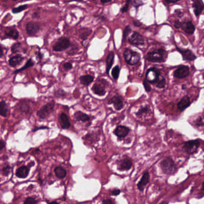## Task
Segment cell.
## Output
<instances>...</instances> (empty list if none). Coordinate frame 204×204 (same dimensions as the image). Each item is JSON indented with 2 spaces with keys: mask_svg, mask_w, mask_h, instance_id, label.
<instances>
[{
  "mask_svg": "<svg viewBox=\"0 0 204 204\" xmlns=\"http://www.w3.org/2000/svg\"><path fill=\"white\" fill-rule=\"evenodd\" d=\"M130 132V129L124 126H119L114 131V134L119 138H124Z\"/></svg>",
  "mask_w": 204,
  "mask_h": 204,
  "instance_id": "e0dca14e",
  "label": "cell"
},
{
  "mask_svg": "<svg viewBox=\"0 0 204 204\" xmlns=\"http://www.w3.org/2000/svg\"><path fill=\"white\" fill-rule=\"evenodd\" d=\"M179 1L177 0V1H168V0H166V3L168 4H172V3H177Z\"/></svg>",
  "mask_w": 204,
  "mask_h": 204,
  "instance_id": "816d5d0a",
  "label": "cell"
},
{
  "mask_svg": "<svg viewBox=\"0 0 204 204\" xmlns=\"http://www.w3.org/2000/svg\"><path fill=\"white\" fill-rule=\"evenodd\" d=\"M149 111V108L148 106H145L141 107L140 109H139V110L135 113V115L137 116H140L142 115L143 114H146L148 111Z\"/></svg>",
  "mask_w": 204,
  "mask_h": 204,
  "instance_id": "d6a6232c",
  "label": "cell"
},
{
  "mask_svg": "<svg viewBox=\"0 0 204 204\" xmlns=\"http://www.w3.org/2000/svg\"><path fill=\"white\" fill-rule=\"evenodd\" d=\"M161 167L163 172L167 175H173L177 171L175 163L170 157L166 158L161 162Z\"/></svg>",
  "mask_w": 204,
  "mask_h": 204,
  "instance_id": "7a4b0ae2",
  "label": "cell"
},
{
  "mask_svg": "<svg viewBox=\"0 0 204 204\" xmlns=\"http://www.w3.org/2000/svg\"><path fill=\"white\" fill-rule=\"evenodd\" d=\"M131 32V28L130 27V26H127L124 30V33H123V41H124V40L127 38L128 35Z\"/></svg>",
  "mask_w": 204,
  "mask_h": 204,
  "instance_id": "e575fe53",
  "label": "cell"
},
{
  "mask_svg": "<svg viewBox=\"0 0 204 204\" xmlns=\"http://www.w3.org/2000/svg\"><path fill=\"white\" fill-rule=\"evenodd\" d=\"M128 42L134 46L145 45V40L143 36L139 32H134L128 38Z\"/></svg>",
  "mask_w": 204,
  "mask_h": 204,
  "instance_id": "ba28073f",
  "label": "cell"
},
{
  "mask_svg": "<svg viewBox=\"0 0 204 204\" xmlns=\"http://www.w3.org/2000/svg\"><path fill=\"white\" fill-rule=\"evenodd\" d=\"M46 127H41V128H35V129H34L33 130V131H37V130H39V129H46Z\"/></svg>",
  "mask_w": 204,
  "mask_h": 204,
  "instance_id": "11a10c76",
  "label": "cell"
},
{
  "mask_svg": "<svg viewBox=\"0 0 204 204\" xmlns=\"http://www.w3.org/2000/svg\"><path fill=\"white\" fill-rule=\"evenodd\" d=\"M74 116L78 121L85 122V121H89L90 120V117L89 115H87L85 113H84L83 112L79 111L76 112L74 115Z\"/></svg>",
  "mask_w": 204,
  "mask_h": 204,
  "instance_id": "cb8c5ba5",
  "label": "cell"
},
{
  "mask_svg": "<svg viewBox=\"0 0 204 204\" xmlns=\"http://www.w3.org/2000/svg\"><path fill=\"white\" fill-rule=\"evenodd\" d=\"M102 204H114V202L111 199H105V200L103 201Z\"/></svg>",
  "mask_w": 204,
  "mask_h": 204,
  "instance_id": "7dc6e473",
  "label": "cell"
},
{
  "mask_svg": "<svg viewBox=\"0 0 204 204\" xmlns=\"http://www.w3.org/2000/svg\"><path fill=\"white\" fill-rule=\"evenodd\" d=\"M167 53L162 49H159L155 51H149L147 54L146 59L151 62H162L166 61Z\"/></svg>",
  "mask_w": 204,
  "mask_h": 204,
  "instance_id": "6da1fadb",
  "label": "cell"
},
{
  "mask_svg": "<svg viewBox=\"0 0 204 204\" xmlns=\"http://www.w3.org/2000/svg\"><path fill=\"white\" fill-rule=\"evenodd\" d=\"M28 7L27 5H22V6H20L16 8H13L12 12L14 13H18L25 10L26 8Z\"/></svg>",
  "mask_w": 204,
  "mask_h": 204,
  "instance_id": "836d02e7",
  "label": "cell"
},
{
  "mask_svg": "<svg viewBox=\"0 0 204 204\" xmlns=\"http://www.w3.org/2000/svg\"><path fill=\"white\" fill-rule=\"evenodd\" d=\"M131 4L133 5V6L135 7H138L142 6L143 4V1H139V0H134V1H131Z\"/></svg>",
  "mask_w": 204,
  "mask_h": 204,
  "instance_id": "ab89813d",
  "label": "cell"
},
{
  "mask_svg": "<svg viewBox=\"0 0 204 204\" xmlns=\"http://www.w3.org/2000/svg\"><path fill=\"white\" fill-rule=\"evenodd\" d=\"M59 122H60L61 127L63 129H66L70 128V122L69 121V119L68 115L65 113H61V115H60Z\"/></svg>",
  "mask_w": 204,
  "mask_h": 204,
  "instance_id": "d6986e66",
  "label": "cell"
},
{
  "mask_svg": "<svg viewBox=\"0 0 204 204\" xmlns=\"http://www.w3.org/2000/svg\"><path fill=\"white\" fill-rule=\"evenodd\" d=\"M120 192H121V191L119 189H114L111 191V195H114V196H117V195H120Z\"/></svg>",
  "mask_w": 204,
  "mask_h": 204,
  "instance_id": "bcb514c9",
  "label": "cell"
},
{
  "mask_svg": "<svg viewBox=\"0 0 204 204\" xmlns=\"http://www.w3.org/2000/svg\"><path fill=\"white\" fill-rule=\"evenodd\" d=\"M174 77L177 78H184L189 75V68L187 66L181 65L174 72Z\"/></svg>",
  "mask_w": 204,
  "mask_h": 204,
  "instance_id": "30bf717a",
  "label": "cell"
},
{
  "mask_svg": "<svg viewBox=\"0 0 204 204\" xmlns=\"http://www.w3.org/2000/svg\"><path fill=\"white\" fill-rule=\"evenodd\" d=\"M180 28H181L186 33L188 34H192L195 31V26L192 24L191 21H183L180 22Z\"/></svg>",
  "mask_w": 204,
  "mask_h": 204,
  "instance_id": "8fae6325",
  "label": "cell"
},
{
  "mask_svg": "<svg viewBox=\"0 0 204 204\" xmlns=\"http://www.w3.org/2000/svg\"><path fill=\"white\" fill-rule=\"evenodd\" d=\"M33 65H34L33 61H32V59H30L28 61H27V62H26L25 65L22 68H20L19 70L16 71L14 72V73H18V72H19L25 70L26 69H27L28 68H30V67H31L32 66H33Z\"/></svg>",
  "mask_w": 204,
  "mask_h": 204,
  "instance_id": "4dcf8cb0",
  "label": "cell"
},
{
  "mask_svg": "<svg viewBox=\"0 0 204 204\" xmlns=\"http://www.w3.org/2000/svg\"><path fill=\"white\" fill-rule=\"evenodd\" d=\"M8 113V107L6 102L4 101L0 102V115L6 117Z\"/></svg>",
  "mask_w": 204,
  "mask_h": 204,
  "instance_id": "4316f807",
  "label": "cell"
},
{
  "mask_svg": "<svg viewBox=\"0 0 204 204\" xmlns=\"http://www.w3.org/2000/svg\"><path fill=\"white\" fill-rule=\"evenodd\" d=\"M180 21L179 20H175V22H174V26L176 28L179 29V28H180Z\"/></svg>",
  "mask_w": 204,
  "mask_h": 204,
  "instance_id": "c3c4849f",
  "label": "cell"
},
{
  "mask_svg": "<svg viewBox=\"0 0 204 204\" xmlns=\"http://www.w3.org/2000/svg\"><path fill=\"white\" fill-rule=\"evenodd\" d=\"M112 1L111 0H109V1H104V0H102L101 1V3L102 4H106V3H111Z\"/></svg>",
  "mask_w": 204,
  "mask_h": 204,
  "instance_id": "db71d44e",
  "label": "cell"
},
{
  "mask_svg": "<svg viewBox=\"0 0 204 204\" xmlns=\"http://www.w3.org/2000/svg\"><path fill=\"white\" fill-rule=\"evenodd\" d=\"M133 24H134V25L135 26H140L141 25V24L140 22L137 21V20H133Z\"/></svg>",
  "mask_w": 204,
  "mask_h": 204,
  "instance_id": "f907efd6",
  "label": "cell"
},
{
  "mask_svg": "<svg viewBox=\"0 0 204 204\" xmlns=\"http://www.w3.org/2000/svg\"><path fill=\"white\" fill-rule=\"evenodd\" d=\"M94 77L91 75H84L80 77L79 80L81 84L84 86H89L94 81Z\"/></svg>",
  "mask_w": 204,
  "mask_h": 204,
  "instance_id": "d4e9b609",
  "label": "cell"
},
{
  "mask_svg": "<svg viewBox=\"0 0 204 204\" xmlns=\"http://www.w3.org/2000/svg\"><path fill=\"white\" fill-rule=\"evenodd\" d=\"M185 86H186L185 85H183V89L186 88V87H185Z\"/></svg>",
  "mask_w": 204,
  "mask_h": 204,
  "instance_id": "680465c9",
  "label": "cell"
},
{
  "mask_svg": "<svg viewBox=\"0 0 204 204\" xmlns=\"http://www.w3.org/2000/svg\"><path fill=\"white\" fill-rule=\"evenodd\" d=\"M20 47H21V44L20 43H16L15 44L12 46V51L14 53H18V51H19L20 49Z\"/></svg>",
  "mask_w": 204,
  "mask_h": 204,
  "instance_id": "d590c367",
  "label": "cell"
},
{
  "mask_svg": "<svg viewBox=\"0 0 204 204\" xmlns=\"http://www.w3.org/2000/svg\"><path fill=\"white\" fill-rule=\"evenodd\" d=\"M191 104V102L189 97L187 95H185L177 103V108L181 111H183L185 109L188 108Z\"/></svg>",
  "mask_w": 204,
  "mask_h": 204,
  "instance_id": "9a60e30c",
  "label": "cell"
},
{
  "mask_svg": "<svg viewBox=\"0 0 204 204\" xmlns=\"http://www.w3.org/2000/svg\"><path fill=\"white\" fill-rule=\"evenodd\" d=\"M91 30L89 28H82L79 31V37L81 39H86L91 33Z\"/></svg>",
  "mask_w": 204,
  "mask_h": 204,
  "instance_id": "f1b7e54d",
  "label": "cell"
},
{
  "mask_svg": "<svg viewBox=\"0 0 204 204\" xmlns=\"http://www.w3.org/2000/svg\"><path fill=\"white\" fill-rule=\"evenodd\" d=\"M64 68L66 70H70L72 68V64L70 62H66L64 64Z\"/></svg>",
  "mask_w": 204,
  "mask_h": 204,
  "instance_id": "f6af8a7d",
  "label": "cell"
},
{
  "mask_svg": "<svg viewBox=\"0 0 204 204\" xmlns=\"http://www.w3.org/2000/svg\"><path fill=\"white\" fill-rule=\"evenodd\" d=\"M54 105L55 102L54 101L46 104L38 110V111L37 112V115L41 119H45L53 111Z\"/></svg>",
  "mask_w": 204,
  "mask_h": 204,
  "instance_id": "277c9868",
  "label": "cell"
},
{
  "mask_svg": "<svg viewBox=\"0 0 204 204\" xmlns=\"http://www.w3.org/2000/svg\"><path fill=\"white\" fill-rule=\"evenodd\" d=\"M20 110L22 111H23V113H25L26 114H27L29 112V106L26 104H23L20 106Z\"/></svg>",
  "mask_w": 204,
  "mask_h": 204,
  "instance_id": "f35d334b",
  "label": "cell"
},
{
  "mask_svg": "<svg viewBox=\"0 0 204 204\" xmlns=\"http://www.w3.org/2000/svg\"><path fill=\"white\" fill-rule=\"evenodd\" d=\"M5 34L7 36L13 38V39H17L19 37V32L16 30L15 28H9L7 29L5 31Z\"/></svg>",
  "mask_w": 204,
  "mask_h": 204,
  "instance_id": "484cf974",
  "label": "cell"
},
{
  "mask_svg": "<svg viewBox=\"0 0 204 204\" xmlns=\"http://www.w3.org/2000/svg\"><path fill=\"white\" fill-rule=\"evenodd\" d=\"M29 169L27 166H21L17 169L16 175L20 179H25L29 175Z\"/></svg>",
  "mask_w": 204,
  "mask_h": 204,
  "instance_id": "7402d4cb",
  "label": "cell"
},
{
  "mask_svg": "<svg viewBox=\"0 0 204 204\" xmlns=\"http://www.w3.org/2000/svg\"><path fill=\"white\" fill-rule=\"evenodd\" d=\"M143 83L144 88H145V89L146 90V91L147 92H150L151 90H152V88H151V86H150V84H149V83L147 82L146 80L145 79L144 81H143Z\"/></svg>",
  "mask_w": 204,
  "mask_h": 204,
  "instance_id": "74e56055",
  "label": "cell"
},
{
  "mask_svg": "<svg viewBox=\"0 0 204 204\" xmlns=\"http://www.w3.org/2000/svg\"><path fill=\"white\" fill-rule=\"evenodd\" d=\"M120 73V68L119 66L116 65L112 70V77L114 78V79H115L116 80L119 77Z\"/></svg>",
  "mask_w": 204,
  "mask_h": 204,
  "instance_id": "1f68e13d",
  "label": "cell"
},
{
  "mask_svg": "<svg viewBox=\"0 0 204 204\" xmlns=\"http://www.w3.org/2000/svg\"><path fill=\"white\" fill-rule=\"evenodd\" d=\"M58 204V202H51V203H50V204Z\"/></svg>",
  "mask_w": 204,
  "mask_h": 204,
  "instance_id": "6f0895ef",
  "label": "cell"
},
{
  "mask_svg": "<svg viewBox=\"0 0 204 204\" xmlns=\"http://www.w3.org/2000/svg\"><path fill=\"white\" fill-rule=\"evenodd\" d=\"M154 84L156 86V87H157L158 88H161V89L165 88L166 85V78L162 76H160L158 81Z\"/></svg>",
  "mask_w": 204,
  "mask_h": 204,
  "instance_id": "f546056e",
  "label": "cell"
},
{
  "mask_svg": "<svg viewBox=\"0 0 204 204\" xmlns=\"http://www.w3.org/2000/svg\"><path fill=\"white\" fill-rule=\"evenodd\" d=\"M115 59V53L114 51H110L106 57V72L108 74L109 71L110 70L112 66L114 64Z\"/></svg>",
  "mask_w": 204,
  "mask_h": 204,
  "instance_id": "44dd1931",
  "label": "cell"
},
{
  "mask_svg": "<svg viewBox=\"0 0 204 204\" xmlns=\"http://www.w3.org/2000/svg\"><path fill=\"white\" fill-rule=\"evenodd\" d=\"M35 203H36V201L34 198L29 197L26 199L23 204H35Z\"/></svg>",
  "mask_w": 204,
  "mask_h": 204,
  "instance_id": "7bdbcfd3",
  "label": "cell"
},
{
  "mask_svg": "<svg viewBox=\"0 0 204 204\" xmlns=\"http://www.w3.org/2000/svg\"><path fill=\"white\" fill-rule=\"evenodd\" d=\"M200 146V142L198 140L189 141L186 142L183 145V149L189 154L196 153Z\"/></svg>",
  "mask_w": 204,
  "mask_h": 204,
  "instance_id": "8992f818",
  "label": "cell"
},
{
  "mask_svg": "<svg viewBox=\"0 0 204 204\" xmlns=\"http://www.w3.org/2000/svg\"><path fill=\"white\" fill-rule=\"evenodd\" d=\"M124 57L126 62L131 65L138 64L140 61L139 53L129 49H126L124 51Z\"/></svg>",
  "mask_w": 204,
  "mask_h": 204,
  "instance_id": "3957f363",
  "label": "cell"
},
{
  "mask_svg": "<svg viewBox=\"0 0 204 204\" xmlns=\"http://www.w3.org/2000/svg\"><path fill=\"white\" fill-rule=\"evenodd\" d=\"M91 89L94 94H95L97 95L100 96H103L106 94V91L105 86H103L100 83H95Z\"/></svg>",
  "mask_w": 204,
  "mask_h": 204,
  "instance_id": "2e32d148",
  "label": "cell"
},
{
  "mask_svg": "<svg viewBox=\"0 0 204 204\" xmlns=\"http://www.w3.org/2000/svg\"><path fill=\"white\" fill-rule=\"evenodd\" d=\"M177 49L181 53L183 59L185 61H191L196 59V55L193 53V51L189 49H180L177 47Z\"/></svg>",
  "mask_w": 204,
  "mask_h": 204,
  "instance_id": "7c38bea8",
  "label": "cell"
},
{
  "mask_svg": "<svg viewBox=\"0 0 204 204\" xmlns=\"http://www.w3.org/2000/svg\"><path fill=\"white\" fill-rule=\"evenodd\" d=\"M5 147V142L3 141L0 140V150Z\"/></svg>",
  "mask_w": 204,
  "mask_h": 204,
  "instance_id": "681fc988",
  "label": "cell"
},
{
  "mask_svg": "<svg viewBox=\"0 0 204 204\" xmlns=\"http://www.w3.org/2000/svg\"><path fill=\"white\" fill-rule=\"evenodd\" d=\"M54 95L57 98H64L66 96V92L64 90L59 89L56 91Z\"/></svg>",
  "mask_w": 204,
  "mask_h": 204,
  "instance_id": "8d00e7d4",
  "label": "cell"
},
{
  "mask_svg": "<svg viewBox=\"0 0 204 204\" xmlns=\"http://www.w3.org/2000/svg\"><path fill=\"white\" fill-rule=\"evenodd\" d=\"M203 78H204V73H203Z\"/></svg>",
  "mask_w": 204,
  "mask_h": 204,
  "instance_id": "91938a15",
  "label": "cell"
},
{
  "mask_svg": "<svg viewBox=\"0 0 204 204\" xmlns=\"http://www.w3.org/2000/svg\"><path fill=\"white\" fill-rule=\"evenodd\" d=\"M10 172V167L9 166H6L3 168V173L4 175L7 176Z\"/></svg>",
  "mask_w": 204,
  "mask_h": 204,
  "instance_id": "ee69618b",
  "label": "cell"
},
{
  "mask_svg": "<svg viewBox=\"0 0 204 204\" xmlns=\"http://www.w3.org/2000/svg\"><path fill=\"white\" fill-rule=\"evenodd\" d=\"M4 56V51L3 49L0 47V57H2Z\"/></svg>",
  "mask_w": 204,
  "mask_h": 204,
  "instance_id": "f5cc1de1",
  "label": "cell"
},
{
  "mask_svg": "<svg viewBox=\"0 0 204 204\" xmlns=\"http://www.w3.org/2000/svg\"><path fill=\"white\" fill-rule=\"evenodd\" d=\"M70 45V40L66 37H61L53 46V49L55 51H62L67 49Z\"/></svg>",
  "mask_w": 204,
  "mask_h": 204,
  "instance_id": "52a82bcc",
  "label": "cell"
},
{
  "mask_svg": "<svg viewBox=\"0 0 204 204\" xmlns=\"http://www.w3.org/2000/svg\"><path fill=\"white\" fill-rule=\"evenodd\" d=\"M160 76V71L156 68L153 67L147 71L145 80L149 83L155 84L159 79Z\"/></svg>",
  "mask_w": 204,
  "mask_h": 204,
  "instance_id": "5b68a950",
  "label": "cell"
},
{
  "mask_svg": "<svg viewBox=\"0 0 204 204\" xmlns=\"http://www.w3.org/2000/svg\"><path fill=\"white\" fill-rule=\"evenodd\" d=\"M195 123L197 126H202L204 125V122H203L202 117H198V119H196L195 121Z\"/></svg>",
  "mask_w": 204,
  "mask_h": 204,
  "instance_id": "60d3db41",
  "label": "cell"
},
{
  "mask_svg": "<svg viewBox=\"0 0 204 204\" xmlns=\"http://www.w3.org/2000/svg\"><path fill=\"white\" fill-rule=\"evenodd\" d=\"M192 7L194 10V13L196 16H199L203 11L204 8V2L201 0H195L193 2Z\"/></svg>",
  "mask_w": 204,
  "mask_h": 204,
  "instance_id": "5bb4252c",
  "label": "cell"
},
{
  "mask_svg": "<svg viewBox=\"0 0 204 204\" xmlns=\"http://www.w3.org/2000/svg\"><path fill=\"white\" fill-rule=\"evenodd\" d=\"M201 190H202V191H204V181L203 182V183H202V188H201Z\"/></svg>",
  "mask_w": 204,
  "mask_h": 204,
  "instance_id": "9f6ffc18",
  "label": "cell"
},
{
  "mask_svg": "<svg viewBox=\"0 0 204 204\" xmlns=\"http://www.w3.org/2000/svg\"><path fill=\"white\" fill-rule=\"evenodd\" d=\"M56 175L59 179H64L66 175V171L62 167L58 166L54 169Z\"/></svg>",
  "mask_w": 204,
  "mask_h": 204,
  "instance_id": "83f0119b",
  "label": "cell"
},
{
  "mask_svg": "<svg viewBox=\"0 0 204 204\" xmlns=\"http://www.w3.org/2000/svg\"><path fill=\"white\" fill-rule=\"evenodd\" d=\"M132 165H133L132 160L128 158H126L122 160L121 164L120 165V169L122 171L128 170L131 168Z\"/></svg>",
  "mask_w": 204,
  "mask_h": 204,
  "instance_id": "603a6c76",
  "label": "cell"
},
{
  "mask_svg": "<svg viewBox=\"0 0 204 204\" xmlns=\"http://www.w3.org/2000/svg\"><path fill=\"white\" fill-rule=\"evenodd\" d=\"M109 104H113L116 110L120 111L124 108V102L121 96L120 95L114 96L112 97L108 102Z\"/></svg>",
  "mask_w": 204,
  "mask_h": 204,
  "instance_id": "9c48e42d",
  "label": "cell"
},
{
  "mask_svg": "<svg viewBox=\"0 0 204 204\" xmlns=\"http://www.w3.org/2000/svg\"><path fill=\"white\" fill-rule=\"evenodd\" d=\"M26 28L28 35H34L38 32L39 30V25L37 22H30L27 24Z\"/></svg>",
  "mask_w": 204,
  "mask_h": 204,
  "instance_id": "4fadbf2b",
  "label": "cell"
},
{
  "mask_svg": "<svg viewBox=\"0 0 204 204\" xmlns=\"http://www.w3.org/2000/svg\"><path fill=\"white\" fill-rule=\"evenodd\" d=\"M149 174L147 172H145L141 177L140 181L137 184V187L139 191H143L145 187V186L149 183Z\"/></svg>",
  "mask_w": 204,
  "mask_h": 204,
  "instance_id": "ac0fdd59",
  "label": "cell"
},
{
  "mask_svg": "<svg viewBox=\"0 0 204 204\" xmlns=\"http://www.w3.org/2000/svg\"><path fill=\"white\" fill-rule=\"evenodd\" d=\"M24 60V57L20 55H17L11 57L9 59V65L12 67H16L22 64V61Z\"/></svg>",
  "mask_w": 204,
  "mask_h": 204,
  "instance_id": "ffe728a7",
  "label": "cell"
},
{
  "mask_svg": "<svg viewBox=\"0 0 204 204\" xmlns=\"http://www.w3.org/2000/svg\"><path fill=\"white\" fill-rule=\"evenodd\" d=\"M131 3V1H130V0L127 1L126 4H125V6L123 7L121 9V12L122 13H125V12H127L128 9V7H129V4Z\"/></svg>",
  "mask_w": 204,
  "mask_h": 204,
  "instance_id": "b9f144b4",
  "label": "cell"
}]
</instances>
